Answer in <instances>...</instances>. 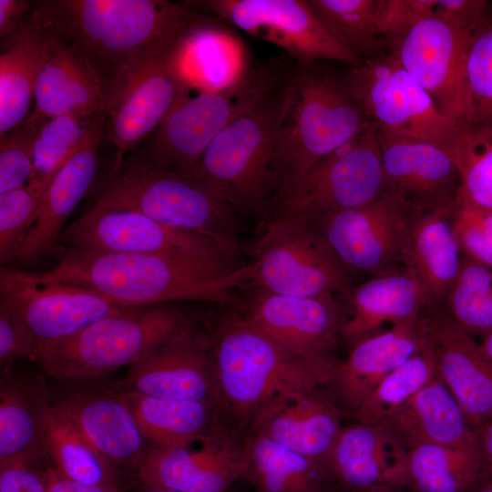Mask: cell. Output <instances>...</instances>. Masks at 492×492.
<instances>
[{"instance_id":"6da1fadb","label":"cell","mask_w":492,"mask_h":492,"mask_svg":"<svg viewBox=\"0 0 492 492\" xmlns=\"http://www.w3.org/2000/svg\"><path fill=\"white\" fill-rule=\"evenodd\" d=\"M30 17L73 46L103 87L164 39L200 34L212 16L166 0H37Z\"/></svg>"},{"instance_id":"7a4b0ae2","label":"cell","mask_w":492,"mask_h":492,"mask_svg":"<svg viewBox=\"0 0 492 492\" xmlns=\"http://www.w3.org/2000/svg\"><path fill=\"white\" fill-rule=\"evenodd\" d=\"M53 256L56 265L44 272L46 277L93 291L120 307L190 300L231 303L252 274L251 262L93 252L60 244Z\"/></svg>"},{"instance_id":"3957f363","label":"cell","mask_w":492,"mask_h":492,"mask_svg":"<svg viewBox=\"0 0 492 492\" xmlns=\"http://www.w3.org/2000/svg\"><path fill=\"white\" fill-rule=\"evenodd\" d=\"M219 406L251 421L267 403L327 384L336 359L300 357L241 317L221 327L211 346Z\"/></svg>"},{"instance_id":"277c9868","label":"cell","mask_w":492,"mask_h":492,"mask_svg":"<svg viewBox=\"0 0 492 492\" xmlns=\"http://www.w3.org/2000/svg\"><path fill=\"white\" fill-rule=\"evenodd\" d=\"M283 88L284 106L275 140L282 176L279 193L372 124L346 78L314 64L300 66L289 74Z\"/></svg>"},{"instance_id":"5b68a950","label":"cell","mask_w":492,"mask_h":492,"mask_svg":"<svg viewBox=\"0 0 492 492\" xmlns=\"http://www.w3.org/2000/svg\"><path fill=\"white\" fill-rule=\"evenodd\" d=\"M283 84L229 124L186 174L217 191L240 217L265 214L282 187L275 140Z\"/></svg>"},{"instance_id":"8992f818","label":"cell","mask_w":492,"mask_h":492,"mask_svg":"<svg viewBox=\"0 0 492 492\" xmlns=\"http://www.w3.org/2000/svg\"><path fill=\"white\" fill-rule=\"evenodd\" d=\"M190 321L178 305L129 307L68 338L41 345L36 361L56 379L104 375L137 363Z\"/></svg>"},{"instance_id":"52a82bcc","label":"cell","mask_w":492,"mask_h":492,"mask_svg":"<svg viewBox=\"0 0 492 492\" xmlns=\"http://www.w3.org/2000/svg\"><path fill=\"white\" fill-rule=\"evenodd\" d=\"M285 78L274 69L246 72L220 88L189 93L154 133L124 158L138 165L187 174L213 139Z\"/></svg>"},{"instance_id":"ba28073f","label":"cell","mask_w":492,"mask_h":492,"mask_svg":"<svg viewBox=\"0 0 492 492\" xmlns=\"http://www.w3.org/2000/svg\"><path fill=\"white\" fill-rule=\"evenodd\" d=\"M197 35L182 34L162 40L103 87L105 125L117 149L114 163L144 143L189 93L182 60Z\"/></svg>"},{"instance_id":"9c48e42d","label":"cell","mask_w":492,"mask_h":492,"mask_svg":"<svg viewBox=\"0 0 492 492\" xmlns=\"http://www.w3.org/2000/svg\"><path fill=\"white\" fill-rule=\"evenodd\" d=\"M96 202L130 209L166 225L238 241L240 216L213 189L189 175L114 163Z\"/></svg>"},{"instance_id":"30bf717a","label":"cell","mask_w":492,"mask_h":492,"mask_svg":"<svg viewBox=\"0 0 492 492\" xmlns=\"http://www.w3.org/2000/svg\"><path fill=\"white\" fill-rule=\"evenodd\" d=\"M59 244L85 251L160 254L242 265L238 241L171 227L138 211L99 202L65 227Z\"/></svg>"},{"instance_id":"8fae6325","label":"cell","mask_w":492,"mask_h":492,"mask_svg":"<svg viewBox=\"0 0 492 492\" xmlns=\"http://www.w3.org/2000/svg\"><path fill=\"white\" fill-rule=\"evenodd\" d=\"M251 284L289 296H343L349 271L307 221L275 216L255 244Z\"/></svg>"},{"instance_id":"7c38bea8","label":"cell","mask_w":492,"mask_h":492,"mask_svg":"<svg viewBox=\"0 0 492 492\" xmlns=\"http://www.w3.org/2000/svg\"><path fill=\"white\" fill-rule=\"evenodd\" d=\"M384 190L378 130L372 122L282 190L274 204L277 216L309 221L370 202Z\"/></svg>"},{"instance_id":"4fadbf2b","label":"cell","mask_w":492,"mask_h":492,"mask_svg":"<svg viewBox=\"0 0 492 492\" xmlns=\"http://www.w3.org/2000/svg\"><path fill=\"white\" fill-rule=\"evenodd\" d=\"M345 78L382 136L426 140L446 149L459 130L393 53L352 67Z\"/></svg>"},{"instance_id":"5bb4252c","label":"cell","mask_w":492,"mask_h":492,"mask_svg":"<svg viewBox=\"0 0 492 492\" xmlns=\"http://www.w3.org/2000/svg\"><path fill=\"white\" fill-rule=\"evenodd\" d=\"M0 301L24 320L37 340V349L129 308L88 289L52 280L44 272L5 266L0 269Z\"/></svg>"},{"instance_id":"9a60e30c","label":"cell","mask_w":492,"mask_h":492,"mask_svg":"<svg viewBox=\"0 0 492 492\" xmlns=\"http://www.w3.org/2000/svg\"><path fill=\"white\" fill-rule=\"evenodd\" d=\"M197 3L249 35L282 48L300 66H310L320 60L339 61L351 67L362 65L330 36L306 0H207Z\"/></svg>"},{"instance_id":"2e32d148","label":"cell","mask_w":492,"mask_h":492,"mask_svg":"<svg viewBox=\"0 0 492 492\" xmlns=\"http://www.w3.org/2000/svg\"><path fill=\"white\" fill-rule=\"evenodd\" d=\"M411 210L384 193L365 204L307 221L349 272H395Z\"/></svg>"},{"instance_id":"e0dca14e","label":"cell","mask_w":492,"mask_h":492,"mask_svg":"<svg viewBox=\"0 0 492 492\" xmlns=\"http://www.w3.org/2000/svg\"><path fill=\"white\" fill-rule=\"evenodd\" d=\"M468 36L432 16L414 25L391 51L458 129L471 123L465 81Z\"/></svg>"},{"instance_id":"ac0fdd59","label":"cell","mask_w":492,"mask_h":492,"mask_svg":"<svg viewBox=\"0 0 492 492\" xmlns=\"http://www.w3.org/2000/svg\"><path fill=\"white\" fill-rule=\"evenodd\" d=\"M117 387L119 392L219 406L211 351L192 321L131 364Z\"/></svg>"},{"instance_id":"d6986e66","label":"cell","mask_w":492,"mask_h":492,"mask_svg":"<svg viewBox=\"0 0 492 492\" xmlns=\"http://www.w3.org/2000/svg\"><path fill=\"white\" fill-rule=\"evenodd\" d=\"M241 318L300 357L327 360L341 338L342 301L331 293L301 297L258 289Z\"/></svg>"},{"instance_id":"ffe728a7","label":"cell","mask_w":492,"mask_h":492,"mask_svg":"<svg viewBox=\"0 0 492 492\" xmlns=\"http://www.w3.org/2000/svg\"><path fill=\"white\" fill-rule=\"evenodd\" d=\"M154 446L137 467L145 487L179 492H224L245 478L249 458L245 441L215 431L197 450Z\"/></svg>"},{"instance_id":"44dd1931","label":"cell","mask_w":492,"mask_h":492,"mask_svg":"<svg viewBox=\"0 0 492 492\" xmlns=\"http://www.w3.org/2000/svg\"><path fill=\"white\" fill-rule=\"evenodd\" d=\"M378 139L384 193L396 198L411 210H434L454 205L461 178L444 147L426 140L391 138L379 133Z\"/></svg>"},{"instance_id":"7402d4cb","label":"cell","mask_w":492,"mask_h":492,"mask_svg":"<svg viewBox=\"0 0 492 492\" xmlns=\"http://www.w3.org/2000/svg\"><path fill=\"white\" fill-rule=\"evenodd\" d=\"M420 320L437 375L477 430L492 417V362L442 308H425Z\"/></svg>"},{"instance_id":"603a6c76","label":"cell","mask_w":492,"mask_h":492,"mask_svg":"<svg viewBox=\"0 0 492 492\" xmlns=\"http://www.w3.org/2000/svg\"><path fill=\"white\" fill-rule=\"evenodd\" d=\"M343 411L318 389L276 398L252 417L251 433L267 437L327 467L343 431Z\"/></svg>"},{"instance_id":"cb8c5ba5","label":"cell","mask_w":492,"mask_h":492,"mask_svg":"<svg viewBox=\"0 0 492 492\" xmlns=\"http://www.w3.org/2000/svg\"><path fill=\"white\" fill-rule=\"evenodd\" d=\"M407 448L384 424L343 428L328 464L331 477L354 492L407 487Z\"/></svg>"},{"instance_id":"d4e9b609","label":"cell","mask_w":492,"mask_h":492,"mask_svg":"<svg viewBox=\"0 0 492 492\" xmlns=\"http://www.w3.org/2000/svg\"><path fill=\"white\" fill-rule=\"evenodd\" d=\"M425 340L419 318L354 343L348 356L333 366L327 383L333 391L332 399L343 411L354 415L374 387L417 353Z\"/></svg>"},{"instance_id":"484cf974","label":"cell","mask_w":492,"mask_h":492,"mask_svg":"<svg viewBox=\"0 0 492 492\" xmlns=\"http://www.w3.org/2000/svg\"><path fill=\"white\" fill-rule=\"evenodd\" d=\"M453 206L411 210L407 220L401 261L420 287L426 308L442 307L460 268L463 254L451 223Z\"/></svg>"},{"instance_id":"4316f807","label":"cell","mask_w":492,"mask_h":492,"mask_svg":"<svg viewBox=\"0 0 492 492\" xmlns=\"http://www.w3.org/2000/svg\"><path fill=\"white\" fill-rule=\"evenodd\" d=\"M343 297L340 335L352 345L384 324L415 323L426 308L420 287L405 269L373 276Z\"/></svg>"},{"instance_id":"83f0119b","label":"cell","mask_w":492,"mask_h":492,"mask_svg":"<svg viewBox=\"0 0 492 492\" xmlns=\"http://www.w3.org/2000/svg\"><path fill=\"white\" fill-rule=\"evenodd\" d=\"M56 405L111 466L137 469L147 453L146 437L131 407L118 393L79 394Z\"/></svg>"},{"instance_id":"f1b7e54d","label":"cell","mask_w":492,"mask_h":492,"mask_svg":"<svg viewBox=\"0 0 492 492\" xmlns=\"http://www.w3.org/2000/svg\"><path fill=\"white\" fill-rule=\"evenodd\" d=\"M384 423L407 449L435 444L479 452L477 430L438 375Z\"/></svg>"},{"instance_id":"f546056e","label":"cell","mask_w":492,"mask_h":492,"mask_svg":"<svg viewBox=\"0 0 492 492\" xmlns=\"http://www.w3.org/2000/svg\"><path fill=\"white\" fill-rule=\"evenodd\" d=\"M100 109H105V98L99 77L73 46L52 35L28 118L43 124L58 116Z\"/></svg>"},{"instance_id":"4dcf8cb0","label":"cell","mask_w":492,"mask_h":492,"mask_svg":"<svg viewBox=\"0 0 492 492\" xmlns=\"http://www.w3.org/2000/svg\"><path fill=\"white\" fill-rule=\"evenodd\" d=\"M100 140L101 136L77 152L54 176L41 198L18 261L27 262L55 253L66 221L95 179Z\"/></svg>"},{"instance_id":"1f68e13d","label":"cell","mask_w":492,"mask_h":492,"mask_svg":"<svg viewBox=\"0 0 492 492\" xmlns=\"http://www.w3.org/2000/svg\"><path fill=\"white\" fill-rule=\"evenodd\" d=\"M52 35L30 15L10 37L1 41L0 136L31 114L36 85L49 54Z\"/></svg>"},{"instance_id":"d6a6232c","label":"cell","mask_w":492,"mask_h":492,"mask_svg":"<svg viewBox=\"0 0 492 492\" xmlns=\"http://www.w3.org/2000/svg\"><path fill=\"white\" fill-rule=\"evenodd\" d=\"M52 405L39 377L2 378L0 386V461L40 459Z\"/></svg>"},{"instance_id":"836d02e7","label":"cell","mask_w":492,"mask_h":492,"mask_svg":"<svg viewBox=\"0 0 492 492\" xmlns=\"http://www.w3.org/2000/svg\"><path fill=\"white\" fill-rule=\"evenodd\" d=\"M131 407L146 438L156 446L186 447L204 440L213 431L217 405L169 400L134 392H118Z\"/></svg>"},{"instance_id":"e575fe53","label":"cell","mask_w":492,"mask_h":492,"mask_svg":"<svg viewBox=\"0 0 492 492\" xmlns=\"http://www.w3.org/2000/svg\"><path fill=\"white\" fill-rule=\"evenodd\" d=\"M249 467L245 477L256 492H326L331 477L315 463L262 436L245 440Z\"/></svg>"},{"instance_id":"d590c367","label":"cell","mask_w":492,"mask_h":492,"mask_svg":"<svg viewBox=\"0 0 492 492\" xmlns=\"http://www.w3.org/2000/svg\"><path fill=\"white\" fill-rule=\"evenodd\" d=\"M406 475L414 492H469L488 473L478 451L420 444L407 450Z\"/></svg>"},{"instance_id":"8d00e7d4","label":"cell","mask_w":492,"mask_h":492,"mask_svg":"<svg viewBox=\"0 0 492 492\" xmlns=\"http://www.w3.org/2000/svg\"><path fill=\"white\" fill-rule=\"evenodd\" d=\"M106 123L105 109L47 119L37 135L28 185L44 194L64 164L97 137Z\"/></svg>"},{"instance_id":"74e56055","label":"cell","mask_w":492,"mask_h":492,"mask_svg":"<svg viewBox=\"0 0 492 492\" xmlns=\"http://www.w3.org/2000/svg\"><path fill=\"white\" fill-rule=\"evenodd\" d=\"M306 1L330 36L362 63L388 55L379 28L380 0Z\"/></svg>"},{"instance_id":"f35d334b","label":"cell","mask_w":492,"mask_h":492,"mask_svg":"<svg viewBox=\"0 0 492 492\" xmlns=\"http://www.w3.org/2000/svg\"><path fill=\"white\" fill-rule=\"evenodd\" d=\"M45 451L64 477L85 485L116 483L111 465L84 438L71 420L52 405L45 435Z\"/></svg>"},{"instance_id":"ab89813d","label":"cell","mask_w":492,"mask_h":492,"mask_svg":"<svg viewBox=\"0 0 492 492\" xmlns=\"http://www.w3.org/2000/svg\"><path fill=\"white\" fill-rule=\"evenodd\" d=\"M436 375L433 351L426 339L417 353L374 387L353 415L365 425L384 423Z\"/></svg>"},{"instance_id":"60d3db41","label":"cell","mask_w":492,"mask_h":492,"mask_svg":"<svg viewBox=\"0 0 492 492\" xmlns=\"http://www.w3.org/2000/svg\"><path fill=\"white\" fill-rule=\"evenodd\" d=\"M441 308L467 334L482 340L492 331V269L462 255Z\"/></svg>"},{"instance_id":"b9f144b4","label":"cell","mask_w":492,"mask_h":492,"mask_svg":"<svg viewBox=\"0 0 492 492\" xmlns=\"http://www.w3.org/2000/svg\"><path fill=\"white\" fill-rule=\"evenodd\" d=\"M461 178V192L475 205L492 210V122L458 130L445 149Z\"/></svg>"},{"instance_id":"7bdbcfd3","label":"cell","mask_w":492,"mask_h":492,"mask_svg":"<svg viewBox=\"0 0 492 492\" xmlns=\"http://www.w3.org/2000/svg\"><path fill=\"white\" fill-rule=\"evenodd\" d=\"M465 81L470 125L492 122V15L488 11L468 36Z\"/></svg>"},{"instance_id":"ee69618b","label":"cell","mask_w":492,"mask_h":492,"mask_svg":"<svg viewBox=\"0 0 492 492\" xmlns=\"http://www.w3.org/2000/svg\"><path fill=\"white\" fill-rule=\"evenodd\" d=\"M43 194L30 185L0 193V262L18 261Z\"/></svg>"},{"instance_id":"f6af8a7d","label":"cell","mask_w":492,"mask_h":492,"mask_svg":"<svg viewBox=\"0 0 492 492\" xmlns=\"http://www.w3.org/2000/svg\"><path fill=\"white\" fill-rule=\"evenodd\" d=\"M451 223L462 254L492 269V210L475 205L459 190Z\"/></svg>"},{"instance_id":"bcb514c9","label":"cell","mask_w":492,"mask_h":492,"mask_svg":"<svg viewBox=\"0 0 492 492\" xmlns=\"http://www.w3.org/2000/svg\"><path fill=\"white\" fill-rule=\"evenodd\" d=\"M43 124L27 118L0 136V193L28 184L34 167L35 144Z\"/></svg>"},{"instance_id":"7dc6e473","label":"cell","mask_w":492,"mask_h":492,"mask_svg":"<svg viewBox=\"0 0 492 492\" xmlns=\"http://www.w3.org/2000/svg\"><path fill=\"white\" fill-rule=\"evenodd\" d=\"M437 0H380L379 28L391 53L417 22L434 16Z\"/></svg>"},{"instance_id":"c3c4849f","label":"cell","mask_w":492,"mask_h":492,"mask_svg":"<svg viewBox=\"0 0 492 492\" xmlns=\"http://www.w3.org/2000/svg\"><path fill=\"white\" fill-rule=\"evenodd\" d=\"M37 340L20 315L0 301V368L6 375L14 364L28 358L36 361Z\"/></svg>"},{"instance_id":"681fc988","label":"cell","mask_w":492,"mask_h":492,"mask_svg":"<svg viewBox=\"0 0 492 492\" xmlns=\"http://www.w3.org/2000/svg\"><path fill=\"white\" fill-rule=\"evenodd\" d=\"M37 465L26 457L0 461V492H47L46 469Z\"/></svg>"},{"instance_id":"f907efd6","label":"cell","mask_w":492,"mask_h":492,"mask_svg":"<svg viewBox=\"0 0 492 492\" xmlns=\"http://www.w3.org/2000/svg\"><path fill=\"white\" fill-rule=\"evenodd\" d=\"M488 11L485 0H437L434 16L466 34H470Z\"/></svg>"},{"instance_id":"816d5d0a","label":"cell","mask_w":492,"mask_h":492,"mask_svg":"<svg viewBox=\"0 0 492 492\" xmlns=\"http://www.w3.org/2000/svg\"><path fill=\"white\" fill-rule=\"evenodd\" d=\"M32 1L0 0L1 41L13 36L28 18Z\"/></svg>"},{"instance_id":"f5cc1de1","label":"cell","mask_w":492,"mask_h":492,"mask_svg":"<svg viewBox=\"0 0 492 492\" xmlns=\"http://www.w3.org/2000/svg\"><path fill=\"white\" fill-rule=\"evenodd\" d=\"M47 492H119L116 483L85 485L61 476L53 466L46 467Z\"/></svg>"},{"instance_id":"db71d44e","label":"cell","mask_w":492,"mask_h":492,"mask_svg":"<svg viewBox=\"0 0 492 492\" xmlns=\"http://www.w3.org/2000/svg\"><path fill=\"white\" fill-rule=\"evenodd\" d=\"M478 449L489 476L492 477V417L477 429Z\"/></svg>"},{"instance_id":"11a10c76","label":"cell","mask_w":492,"mask_h":492,"mask_svg":"<svg viewBox=\"0 0 492 492\" xmlns=\"http://www.w3.org/2000/svg\"><path fill=\"white\" fill-rule=\"evenodd\" d=\"M483 354L492 362V331L479 343Z\"/></svg>"},{"instance_id":"9f6ffc18","label":"cell","mask_w":492,"mask_h":492,"mask_svg":"<svg viewBox=\"0 0 492 492\" xmlns=\"http://www.w3.org/2000/svg\"><path fill=\"white\" fill-rule=\"evenodd\" d=\"M143 492H179V491L168 489V488H162V487H146V489Z\"/></svg>"},{"instance_id":"6f0895ef","label":"cell","mask_w":492,"mask_h":492,"mask_svg":"<svg viewBox=\"0 0 492 492\" xmlns=\"http://www.w3.org/2000/svg\"><path fill=\"white\" fill-rule=\"evenodd\" d=\"M475 492H492V483H487L478 487Z\"/></svg>"},{"instance_id":"680465c9","label":"cell","mask_w":492,"mask_h":492,"mask_svg":"<svg viewBox=\"0 0 492 492\" xmlns=\"http://www.w3.org/2000/svg\"><path fill=\"white\" fill-rule=\"evenodd\" d=\"M488 12L492 15V2L488 3Z\"/></svg>"}]
</instances>
